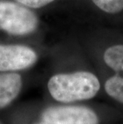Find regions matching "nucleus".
<instances>
[{"label":"nucleus","mask_w":123,"mask_h":124,"mask_svg":"<svg viewBox=\"0 0 123 124\" xmlns=\"http://www.w3.org/2000/svg\"><path fill=\"white\" fill-rule=\"evenodd\" d=\"M100 89L98 76L83 70L54 73L46 83V93L55 103H80L94 99Z\"/></svg>","instance_id":"1"},{"label":"nucleus","mask_w":123,"mask_h":124,"mask_svg":"<svg viewBox=\"0 0 123 124\" xmlns=\"http://www.w3.org/2000/svg\"><path fill=\"white\" fill-rule=\"evenodd\" d=\"M9 109L16 114L49 124H103L96 110L81 103L22 102Z\"/></svg>","instance_id":"2"},{"label":"nucleus","mask_w":123,"mask_h":124,"mask_svg":"<svg viewBox=\"0 0 123 124\" xmlns=\"http://www.w3.org/2000/svg\"><path fill=\"white\" fill-rule=\"evenodd\" d=\"M40 23L35 10L14 0H0V42L28 43Z\"/></svg>","instance_id":"3"},{"label":"nucleus","mask_w":123,"mask_h":124,"mask_svg":"<svg viewBox=\"0 0 123 124\" xmlns=\"http://www.w3.org/2000/svg\"><path fill=\"white\" fill-rule=\"evenodd\" d=\"M29 72L0 73V111L14 106L27 90Z\"/></svg>","instance_id":"4"},{"label":"nucleus","mask_w":123,"mask_h":124,"mask_svg":"<svg viewBox=\"0 0 123 124\" xmlns=\"http://www.w3.org/2000/svg\"><path fill=\"white\" fill-rule=\"evenodd\" d=\"M105 63L116 73L123 74V45L117 44L109 46L103 55Z\"/></svg>","instance_id":"5"},{"label":"nucleus","mask_w":123,"mask_h":124,"mask_svg":"<svg viewBox=\"0 0 123 124\" xmlns=\"http://www.w3.org/2000/svg\"><path fill=\"white\" fill-rule=\"evenodd\" d=\"M104 90L109 98L123 105V75L116 73L106 80Z\"/></svg>","instance_id":"6"},{"label":"nucleus","mask_w":123,"mask_h":124,"mask_svg":"<svg viewBox=\"0 0 123 124\" xmlns=\"http://www.w3.org/2000/svg\"><path fill=\"white\" fill-rule=\"evenodd\" d=\"M3 119L7 124H49L16 114L10 109L5 110L3 114Z\"/></svg>","instance_id":"7"},{"label":"nucleus","mask_w":123,"mask_h":124,"mask_svg":"<svg viewBox=\"0 0 123 124\" xmlns=\"http://www.w3.org/2000/svg\"><path fill=\"white\" fill-rule=\"evenodd\" d=\"M94 4L104 12L117 14L123 10V0H91Z\"/></svg>","instance_id":"8"},{"label":"nucleus","mask_w":123,"mask_h":124,"mask_svg":"<svg viewBox=\"0 0 123 124\" xmlns=\"http://www.w3.org/2000/svg\"><path fill=\"white\" fill-rule=\"evenodd\" d=\"M0 124H7V123H5V122H2V120H0Z\"/></svg>","instance_id":"9"}]
</instances>
